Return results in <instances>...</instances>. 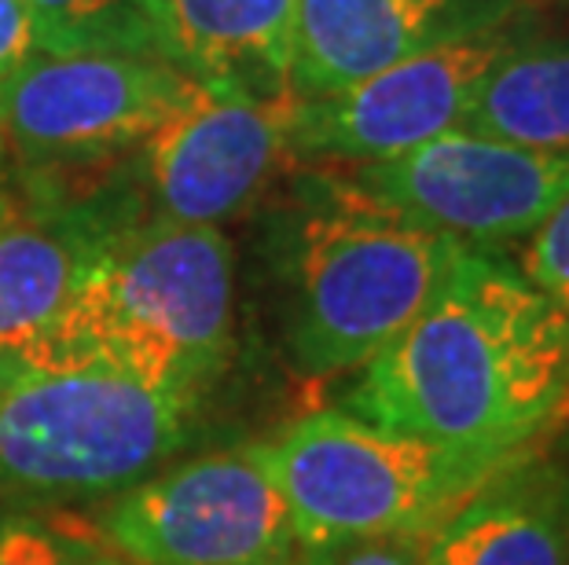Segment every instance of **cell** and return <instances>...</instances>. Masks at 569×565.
Wrapping results in <instances>:
<instances>
[{
	"label": "cell",
	"instance_id": "cell-1",
	"mask_svg": "<svg viewBox=\"0 0 569 565\" xmlns=\"http://www.w3.org/2000/svg\"><path fill=\"white\" fill-rule=\"evenodd\" d=\"M346 412L503 471L569 415V316L515 264L459 246L430 305L357 371Z\"/></svg>",
	"mask_w": 569,
	"mask_h": 565
},
{
	"label": "cell",
	"instance_id": "cell-2",
	"mask_svg": "<svg viewBox=\"0 0 569 565\" xmlns=\"http://www.w3.org/2000/svg\"><path fill=\"white\" fill-rule=\"evenodd\" d=\"M232 334V250L217 224L154 218L96 250L74 294L22 360L41 371L103 367L199 396Z\"/></svg>",
	"mask_w": 569,
	"mask_h": 565
},
{
	"label": "cell",
	"instance_id": "cell-3",
	"mask_svg": "<svg viewBox=\"0 0 569 565\" xmlns=\"http://www.w3.org/2000/svg\"><path fill=\"white\" fill-rule=\"evenodd\" d=\"M459 243L353 184H335L298 228L287 349L301 375L360 371L438 294Z\"/></svg>",
	"mask_w": 569,
	"mask_h": 565
},
{
	"label": "cell",
	"instance_id": "cell-4",
	"mask_svg": "<svg viewBox=\"0 0 569 565\" xmlns=\"http://www.w3.org/2000/svg\"><path fill=\"white\" fill-rule=\"evenodd\" d=\"M191 412L196 396L118 371L0 360V488L33 500L118 496L173 460Z\"/></svg>",
	"mask_w": 569,
	"mask_h": 565
},
{
	"label": "cell",
	"instance_id": "cell-5",
	"mask_svg": "<svg viewBox=\"0 0 569 565\" xmlns=\"http://www.w3.org/2000/svg\"><path fill=\"white\" fill-rule=\"evenodd\" d=\"M283 492L301 547L433 533L492 466L393 434L346 407H320L250 444Z\"/></svg>",
	"mask_w": 569,
	"mask_h": 565
},
{
	"label": "cell",
	"instance_id": "cell-6",
	"mask_svg": "<svg viewBox=\"0 0 569 565\" xmlns=\"http://www.w3.org/2000/svg\"><path fill=\"white\" fill-rule=\"evenodd\" d=\"M92 525L129 565H298L306 551L250 444L154 471Z\"/></svg>",
	"mask_w": 569,
	"mask_h": 565
},
{
	"label": "cell",
	"instance_id": "cell-7",
	"mask_svg": "<svg viewBox=\"0 0 569 565\" xmlns=\"http://www.w3.org/2000/svg\"><path fill=\"white\" fill-rule=\"evenodd\" d=\"M357 191L459 246L526 239L569 191V154H537L515 143L448 129L397 159L357 165Z\"/></svg>",
	"mask_w": 569,
	"mask_h": 565
},
{
	"label": "cell",
	"instance_id": "cell-8",
	"mask_svg": "<svg viewBox=\"0 0 569 565\" xmlns=\"http://www.w3.org/2000/svg\"><path fill=\"white\" fill-rule=\"evenodd\" d=\"M199 81L162 56L30 52L0 89V143L27 162H84L148 140Z\"/></svg>",
	"mask_w": 569,
	"mask_h": 565
},
{
	"label": "cell",
	"instance_id": "cell-9",
	"mask_svg": "<svg viewBox=\"0 0 569 565\" xmlns=\"http://www.w3.org/2000/svg\"><path fill=\"white\" fill-rule=\"evenodd\" d=\"M295 107V92L199 81L143 140L159 218L221 224L250 210L290 159Z\"/></svg>",
	"mask_w": 569,
	"mask_h": 565
},
{
	"label": "cell",
	"instance_id": "cell-10",
	"mask_svg": "<svg viewBox=\"0 0 569 565\" xmlns=\"http://www.w3.org/2000/svg\"><path fill=\"white\" fill-rule=\"evenodd\" d=\"M518 38L511 27L486 30L401 59L346 92L298 100L290 159L368 165L459 129L478 85Z\"/></svg>",
	"mask_w": 569,
	"mask_h": 565
},
{
	"label": "cell",
	"instance_id": "cell-11",
	"mask_svg": "<svg viewBox=\"0 0 569 565\" xmlns=\"http://www.w3.org/2000/svg\"><path fill=\"white\" fill-rule=\"evenodd\" d=\"M518 0H298L287 85L298 100L346 92L427 48L511 27Z\"/></svg>",
	"mask_w": 569,
	"mask_h": 565
},
{
	"label": "cell",
	"instance_id": "cell-12",
	"mask_svg": "<svg viewBox=\"0 0 569 565\" xmlns=\"http://www.w3.org/2000/svg\"><path fill=\"white\" fill-rule=\"evenodd\" d=\"M298 0H148L159 56L196 81L290 92V22Z\"/></svg>",
	"mask_w": 569,
	"mask_h": 565
},
{
	"label": "cell",
	"instance_id": "cell-13",
	"mask_svg": "<svg viewBox=\"0 0 569 565\" xmlns=\"http://www.w3.org/2000/svg\"><path fill=\"white\" fill-rule=\"evenodd\" d=\"M433 565H569V500L503 466L427 533Z\"/></svg>",
	"mask_w": 569,
	"mask_h": 565
},
{
	"label": "cell",
	"instance_id": "cell-14",
	"mask_svg": "<svg viewBox=\"0 0 569 565\" xmlns=\"http://www.w3.org/2000/svg\"><path fill=\"white\" fill-rule=\"evenodd\" d=\"M114 232L96 221L19 218V210L0 221V360L22 364L33 353Z\"/></svg>",
	"mask_w": 569,
	"mask_h": 565
},
{
	"label": "cell",
	"instance_id": "cell-15",
	"mask_svg": "<svg viewBox=\"0 0 569 565\" xmlns=\"http://www.w3.org/2000/svg\"><path fill=\"white\" fill-rule=\"evenodd\" d=\"M537 154H569V38H518L470 100L463 125Z\"/></svg>",
	"mask_w": 569,
	"mask_h": 565
},
{
	"label": "cell",
	"instance_id": "cell-16",
	"mask_svg": "<svg viewBox=\"0 0 569 565\" xmlns=\"http://www.w3.org/2000/svg\"><path fill=\"white\" fill-rule=\"evenodd\" d=\"M33 52H129L159 56L148 0H22Z\"/></svg>",
	"mask_w": 569,
	"mask_h": 565
},
{
	"label": "cell",
	"instance_id": "cell-17",
	"mask_svg": "<svg viewBox=\"0 0 569 565\" xmlns=\"http://www.w3.org/2000/svg\"><path fill=\"white\" fill-rule=\"evenodd\" d=\"M0 565H100V533L67 514H0Z\"/></svg>",
	"mask_w": 569,
	"mask_h": 565
},
{
	"label": "cell",
	"instance_id": "cell-18",
	"mask_svg": "<svg viewBox=\"0 0 569 565\" xmlns=\"http://www.w3.org/2000/svg\"><path fill=\"white\" fill-rule=\"evenodd\" d=\"M518 272L569 316V191L526 235Z\"/></svg>",
	"mask_w": 569,
	"mask_h": 565
},
{
	"label": "cell",
	"instance_id": "cell-19",
	"mask_svg": "<svg viewBox=\"0 0 569 565\" xmlns=\"http://www.w3.org/2000/svg\"><path fill=\"white\" fill-rule=\"evenodd\" d=\"M298 565H433L427 536H368L338 539L301 551Z\"/></svg>",
	"mask_w": 569,
	"mask_h": 565
},
{
	"label": "cell",
	"instance_id": "cell-20",
	"mask_svg": "<svg viewBox=\"0 0 569 565\" xmlns=\"http://www.w3.org/2000/svg\"><path fill=\"white\" fill-rule=\"evenodd\" d=\"M33 52V30L22 0H0V89Z\"/></svg>",
	"mask_w": 569,
	"mask_h": 565
},
{
	"label": "cell",
	"instance_id": "cell-21",
	"mask_svg": "<svg viewBox=\"0 0 569 565\" xmlns=\"http://www.w3.org/2000/svg\"><path fill=\"white\" fill-rule=\"evenodd\" d=\"M100 565H129L122 555H118V551H111V547H107V539L100 536Z\"/></svg>",
	"mask_w": 569,
	"mask_h": 565
},
{
	"label": "cell",
	"instance_id": "cell-22",
	"mask_svg": "<svg viewBox=\"0 0 569 565\" xmlns=\"http://www.w3.org/2000/svg\"><path fill=\"white\" fill-rule=\"evenodd\" d=\"M537 4H569V0H537Z\"/></svg>",
	"mask_w": 569,
	"mask_h": 565
}]
</instances>
